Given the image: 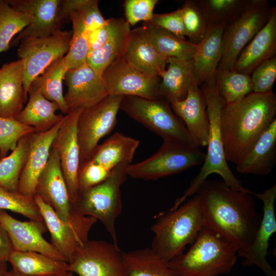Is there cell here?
Here are the masks:
<instances>
[{"instance_id":"obj_1","label":"cell","mask_w":276,"mask_h":276,"mask_svg":"<svg viewBox=\"0 0 276 276\" xmlns=\"http://www.w3.org/2000/svg\"><path fill=\"white\" fill-rule=\"evenodd\" d=\"M252 193L234 189L216 179H206L196 193L204 227L233 245L238 257L251 245L261 220Z\"/></svg>"},{"instance_id":"obj_2","label":"cell","mask_w":276,"mask_h":276,"mask_svg":"<svg viewBox=\"0 0 276 276\" xmlns=\"http://www.w3.org/2000/svg\"><path fill=\"white\" fill-rule=\"evenodd\" d=\"M276 95L252 92L225 104L220 115L225 157L236 165L248 153L275 119Z\"/></svg>"},{"instance_id":"obj_3","label":"cell","mask_w":276,"mask_h":276,"mask_svg":"<svg viewBox=\"0 0 276 276\" xmlns=\"http://www.w3.org/2000/svg\"><path fill=\"white\" fill-rule=\"evenodd\" d=\"M206 104L210 128L207 152L198 174L192 180L184 193L174 202L170 208L174 210L190 196L194 195L200 186L212 174L220 175L231 188L244 192L252 191L244 188L229 168L225 157L220 131V115L225 102L218 93L216 84H202L200 86Z\"/></svg>"},{"instance_id":"obj_4","label":"cell","mask_w":276,"mask_h":276,"mask_svg":"<svg viewBox=\"0 0 276 276\" xmlns=\"http://www.w3.org/2000/svg\"><path fill=\"white\" fill-rule=\"evenodd\" d=\"M204 227L200 199L196 193L177 208L158 216L151 228L153 237L150 247L169 261L183 252Z\"/></svg>"},{"instance_id":"obj_5","label":"cell","mask_w":276,"mask_h":276,"mask_svg":"<svg viewBox=\"0 0 276 276\" xmlns=\"http://www.w3.org/2000/svg\"><path fill=\"white\" fill-rule=\"evenodd\" d=\"M191 245L168 262L178 276H219L230 273L235 264L237 249L205 227Z\"/></svg>"},{"instance_id":"obj_6","label":"cell","mask_w":276,"mask_h":276,"mask_svg":"<svg viewBox=\"0 0 276 276\" xmlns=\"http://www.w3.org/2000/svg\"><path fill=\"white\" fill-rule=\"evenodd\" d=\"M129 165L121 164L111 171L109 176L101 183L79 191L73 210L84 216L100 221L118 244L116 221L122 210L121 186L126 178Z\"/></svg>"},{"instance_id":"obj_7","label":"cell","mask_w":276,"mask_h":276,"mask_svg":"<svg viewBox=\"0 0 276 276\" xmlns=\"http://www.w3.org/2000/svg\"><path fill=\"white\" fill-rule=\"evenodd\" d=\"M205 156L194 145L172 139L163 140L162 145L153 155L129 165L127 175L135 179L156 180L203 163Z\"/></svg>"},{"instance_id":"obj_8","label":"cell","mask_w":276,"mask_h":276,"mask_svg":"<svg viewBox=\"0 0 276 276\" xmlns=\"http://www.w3.org/2000/svg\"><path fill=\"white\" fill-rule=\"evenodd\" d=\"M120 109L163 140L195 145L182 121L173 112L170 104L163 98L123 96Z\"/></svg>"},{"instance_id":"obj_9","label":"cell","mask_w":276,"mask_h":276,"mask_svg":"<svg viewBox=\"0 0 276 276\" xmlns=\"http://www.w3.org/2000/svg\"><path fill=\"white\" fill-rule=\"evenodd\" d=\"M270 13L267 0H250L243 10L225 25L222 54L217 72L233 68L242 50L265 26Z\"/></svg>"},{"instance_id":"obj_10","label":"cell","mask_w":276,"mask_h":276,"mask_svg":"<svg viewBox=\"0 0 276 276\" xmlns=\"http://www.w3.org/2000/svg\"><path fill=\"white\" fill-rule=\"evenodd\" d=\"M72 31L57 30L52 34L21 40L17 55L24 61V89L26 95L33 80L54 61L67 53Z\"/></svg>"},{"instance_id":"obj_11","label":"cell","mask_w":276,"mask_h":276,"mask_svg":"<svg viewBox=\"0 0 276 276\" xmlns=\"http://www.w3.org/2000/svg\"><path fill=\"white\" fill-rule=\"evenodd\" d=\"M123 98L108 95L80 114L77 123L80 165L90 158L99 141L115 127Z\"/></svg>"},{"instance_id":"obj_12","label":"cell","mask_w":276,"mask_h":276,"mask_svg":"<svg viewBox=\"0 0 276 276\" xmlns=\"http://www.w3.org/2000/svg\"><path fill=\"white\" fill-rule=\"evenodd\" d=\"M34 198L50 232L51 243L69 263L77 249L89 240V232L97 220L73 210L71 219L64 221L37 194Z\"/></svg>"},{"instance_id":"obj_13","label":"cell","mask_w":276,"mask_h":276,"mask_svg":"<svg viewBox=\"0 0 276 276\" xmlns=\"http://www.w3.org/2000/svg\"><path fill=\"white\" fill-rule=\"evenodd\" d=\"M123 251L118 244L88 240L68 263V271L78 276H125Z\"/></svg>"},{"instance_id":"obj_14","label":"cell","mask_w":276,"mask_h":276,"mask_svg":"<svg viewBox=\"0 0 276 276\" xmlns=\"http://www.w3.org/2000/svg\"><path fill=\"white\" fill-rule=\"evenodd\" d=\"M102 77L108 95L148 99L162 98L159 90L160 78L146 75L127 63L123 57L110 65Z\"/></svg>"},{"instance_id":"obj_15","label":"cell","mask_w":276,"mask_h":276,"mask_svg":"<svg viewBox=\"0 0 276 276\" xmlns=\"http://www.w3.org/2000/svg\"><path fill=\"white\" fill-rule=\"evenodd\" d=\"M83 110L74 109L64 116L52 144L58 152L62 172L72 204L76 201L79 193L78 175L80 159L77 123Z\"/></svg>"},{"instance_id":"obj_16","label":"cell","mask_w":276,"mask_h":276,"mask_svg":"<svg viewBox=\"0 0 276 276\" xmlns=\"http://www.w3.org/2000/svg\"><path fill=\"white\" fill-rule=\"evenodd\" d=\"M0 223L8 234L13 250L37 252L67 262L53 245L43 238V234L48 231L44 221H21L5 211L0 210Z\"/></svg>"},{"instance_id":"obj_17","label":"cell","mask_w":276,"mask_h":276,"mask_svg":"<svg viewBox=\"0 0 276 276\" xmlns=\"http://www.w3.org/2000/svg\"><path fill=\"white\" fill-rule=\"evenodd\" d=\"M255 195L263 202V216L254 240L250 247L239 257L244 258V266L255 265L259 268L267 276H276V272L268 263L266 256L269 239L276 232L275 201L276 185Z\"/></svg>"},{"instance_id":"obj_18","label":"cell","mask_w":276,"mask_h":276,"mask_svg":"<svg viewBox=\"0 0 276 276\" xmlns=\"http://www.w3.org/2000/svg\"><path fill=\"white\" fill-rule=\"evenodd\" d=\"M64 80L67 88L64 98L69 111L90 107L108 96L102 76L86 62L68 70Z\"/></svg>"},{"instance_id":"obj_19","label":"cell","mask_w":276,"mask_h":276,"mask_svg":"<svg viewBox=\"0 0 276 276\" xmlns=\"http://www.w3.org/2000/svg\"><path fill=\"white\" fill-rule=\"evenodd\" d=\"M36 194L49 205L63 221H68L74 214L58 152L52 145L47 164L36 185Z\"/></svg>"},{"instance_id":"obj_20","label":"cell","mask_w":276,"mask_h":276,"mask_svg":"<svg viewBox=\"0 0 276 276\" xmlns=\"http://www.w3.org/2000/svg\"><path fill=\"white\" fill-rule=\"evenodd\" d=\"M170 104L184 124L193 144L198 147L206 146L210 124L206 101L200 87L193 83L183 99Z\"/></svg>"},{"instance_id":"obj_21","label":"cell","mask_w":276,"mask_h":276,"mask_svg":"<svg viewBox=\"0 0 276 276\" xmlns=\"http://www.w3.org/2000/svg\"><path fill=\"white\" fill-rule=\"evenodd\" d=\"M62 120L47 131L30 134L28 154L19 179L18 191L20 193L31 196L36 194L38 178L47 164Z\"/></svg>"},{"instance_id":"obj_22","label":"cell","mask_w":276,"mask_h":276,"mask_svg":"<svg viewBox=\"0 0 276 276\" xmlns=\"http://www.w3.org/2000/svg\"><path fill=\"white\" fill-rule=\"evenodd\" d=\"M225 24L209 26L193 58L194 83L198 86L202 84H216L218 65L222 51V34Z\"/></svg>"},{"instance_id":"obj_23","label":"cell","mask_w":276,"mask_h":276,"mask_svg":"<svg viewBox=\"0 0 276 276\" xmlns=\"http://www.w3.org/2000/svg\"><path fill=\"white\" fill-rule=\"evenodd\" d=\"M14 9L30 13L33 21L13 38L12 45L28 37L49 36L60 29L58 14L60 0H7Z\"/></svg>"},{"instance_id":"obj_24","label":"cell","mask_w":276,"mask_h":276,"mask_svg":"<svg viewBox=\"0 0 276 276\" xmlns=\"http://www.w3.org/2000/svg\"><path fill=\"white\" fill-rule=\"evenodd\" d=\"M276 7L265 26L242 50L232 69L250 75L259 65L275 56Z\"/></svg>"},{"instance_id":"obj_25","label":"cell","mask_w":276,"mask_h":276,"mask_svg":"<svg viewBox=\"0 0 276 276\" xmlns=\"http://www.w3.org/2000/svg\"><path fill=\"white\" fill-rule=\"evenodd\" d=\"M123 58L146 75L159 78L166 70L168 59L155 49L143 25L131 30Z\"/></svg>"},{"instance_id":"obj_26","label":"cell","mask_w":276,"mask_h":276,"mask_svg":"<svg viewBox=\"0 0 276 276\" xmlns=\"http://www.w3.org/2000/svg\"><path fill=\"white\" fill-rule=\"evenodd\" d=\"M24 61L5 63L0 68V117L15 118L27 95L24 89Z\"/></svg>"},{"instance_id":"obj_27","label":"cell","mask_w":276,"mask_h":276,"mask_svg":"<svg viewBox=\"0 0 276 276\" xmlns=\"http://www.w3.org/2000/svg\"><path fill=\"white\" fill-rule=\"evenodd\" d=\"M275 163L276 119L236 164V169L242 174L266 175L271 172Z\"/></svg>"},{"instance_id":"obj_28","label":"cell","mask_w":276,"mask_h":276,"mask_svg":"<svg viewBox=\"0 0 276 276\" xmlns=\"http://www.w3.org/2000/svg\"><path fill=\"white\" fill-rule=\"evenodd\" d=\"M28 94V102L15 117L17 120L40 132L50 129L62 120V114L56 113L59 108L55 102L47 99L31 85Z\"/></svg>"},{"instance_id":"obj_29","label":"cell","mask_w":276,"mask_h":276,"mask_svg":"<svg viewBox=\"0 0 276 276\" xmlns=\"http://www.w3.org/2000/svg\"><path fill=\"white\" fill-rule=\"evenodd\" d=\"M167 64V69L160 77L159 90L161 98L170 103L183 99L194 83L193 59L168 58Z\"/></svg>"},{"instance_id":"obj_30","label":"cell","mask_w":276,"mask_h":276,"mask_svg":"<svg viewBox=\"0 0 276 276\" xmlns=\"http://www.w3.org/2000/svg\"><path fill=\"white\" fill-rule=\"evenodd\" d=\"M8 262L15 273L22 276H57L68 271V263L39 252L13 250Z\"/></svg>"},{"instance_id":"obj_31","label":"cell","mask_w":276,"mask_h":276,"mask_svg":"<svg viewBox=\"0 0 276 276\" xmlns=\"http://www.w3.org/2000/svg\"><path fill=\"white\" fill-rule=\"evenodd\" d=\"M140 141L120 132L98 145L89 159L111 171L118 166L130 165Z\"/></svg>"},{"instance_id":"obj_32","label":"cell","mask_w":276,"mask_h":276,"mask_svg":"<svg viewBox=\"0 0 276 276\" xmlns=\"http://www.w3.org/2000/svg\"><path fill=\"white\" fill-rule=\"evenodd\" d=\"M125 276H178L151 247L122 253Z\"/></svg>"},{"instance_id":"obj_33","label":"cell","mask_w":276,"mask_h":276,"mask_svg":"<svg viewBox=\"0 0 276 276\" xmlns=\"http://www.w3.org/2000/svg\"><path fill=\"white\" fill-rule=\"evenodd\" d=\"M130 31V26L123 18L115 32L102 46L89 52L86 63L97 73L102 76L110 65L123 57Z\"/></svg>"},{"instance_id":"obj_34","label":"cell","mask_w":276,"mask_h":276,"mask_svg":"<svg viewBox=\"0 0 276 276\" xmlns=\"http://www.w3.org/2000/svg\"><path fill=\"white\" fill-rule=\"evenodd\" d=\"M64 57L52 63L33 80L31 85L47 99L55 102L59 110L65 115L69 110L63 94L62 82L68 70L64 64Z\"/></svg>"},{"instance_id":"obj_35","label":"cell","mask_w":276,"mask_h":276,"mask_svg":"<svg viewBox=\"0 0 276 276\" xmlns=\"http://www.w3.org/2000/svg\"><path fill=\"white\" fill-rule=\"evenodd\" d=\"M143 25L146 28L155 49L162 56L167 58L193 59L198 44L181 39L150 21L145 22Z\"/></svg>"},{"instance_id":"obj_36","label":"cell","mask_w":276,"mask_h":276,"mask_svg":"<svg viewBox=\"0 0 276 276\" xmlns=\"http://www.w3.org/2000/svg\"><path fill=\"white\" fill-rule=\"evenodd\" d=\"M29 135L22 137L10 154L0 159L1 187L18 191L19 177L28 154Z\"/></svg>"},{"instance_id":"obj_37","label":"cell","mask_w":276,"mask_h":276,"mask_svg":"<svg viewBox=\"0 0 276 276\" xmlns=\"http://www.w3.org/2000/svg\"><path fill=\"white\" fill-rule=\"evenodd\" d=\"M33 21L30 13L17 10L7 0H0V53L8 51L14 36Z\"/></svg>"},{"instance_id":"obj_38","label":"cell","mask_w":276,"mask_h":276,"mask_svg":"<svg viewBox=\"0 0 276 276\" xmlns=\"http://www.w3.org/2000/svg\"><path fill=\"white\" fill-rule=\"evenodd\" d=\"M250 0H196L208 26L226 25L236 17Z\"/></svg>"},{"instance_id":"obj_39","label":"cell","mask_w":276,"mask_h":276,"mask_svg":"<svg viewBox=\"0 0 276 276\" xmlns=\"http://www.w3.org/2000/svg\"><path fill=\"white\" fill-rule=\"evenodd\" d=\"M70 20L73 25L72 36L70 48L64 61L67 70L78 68L86 62L89 52L88 31L77 11L72 13Z\"/></svg>"},{"instance_id":"obj_40","label":"cell","mask_w":276,"mask_h":276,"mask_svg":"<svg viewBox=\"0 0 276 276\" xmlns=\"http://www.w3.org/2000/svg\"><path fill=\"white\" fill-rule=\"evenodd\" d=\"M216 84L225 104L234 102L252 92L250 76L232 70L217 72Z\"/></svg>"},{"instance_id":"obj_41","label":"cell","mask_w":276,"mask_h":276,"mask_svg":"<svg viewBox=\"0 0 276 276\" xmlns=\"http://www.w3.org/2000/svg\"><path fill=\"white\" fill-rule=\"evenodd\" d=\"M0 210H9L30 220L43 221L34 196L12 191L0 186Z\"/></svg>"},{"instance_id":"obj_42","label":"cell","mask_w":276,"mask_h":276,"mask_svg":"<svg viewBox=\"0 0 276 276\" xmlns=\"http://www.w3.org/2000/svg\"><path fill=\"white\" fill-rule=\"evenodd\" d=\"M180 9L186 36L191 42L199 43L209 26L196 0L185 1Z\"/></svg>"},{"instance_id":"obj_43","label":"cell","mask_w":276,"mask_h":276,"mask_svg":"<svg viewBox=\"0 0 276 276\" xmlns=\"http://www.w3.org/2000/svg\"><path fill=\"white\" fill-rule=\"evenodd\" d=\"M35 132L34 128L13 118L0 117V156L2 158L14 150L23 137Z\"/></svg>"},{"instance_id":"obj_44","label":"cell","mask_w":276,"mask_h":276,"mask_svg":"<svg viewBox=\"0 0 276 276\" xmlns=\"http://www.w3.org/2000/svg\"><path fill=\"white\" fill-rule=\"evenodd\" d=\"M251 74L252 92L263 94L273 91L276 78V56L259 65Z\"/></svg>"},{"instance_id":"obj_45","label":"cell","mask_w":276,"mask_h":276,"mask_svg":"<svg viewBox=\"0 0 276 276\" xmlns=\"http://www.w3.org/2000/svg\"><path fill=\"white\" fill-rule=\"evenodd\" d=\"M111 171L90 159L81 164L78 175L79 191L101 183L109 176Z\"/></svg>"},{"instance_id":"obj_46","label":"cell","mask_w":276,"mask_h":276,"mask_svg":"<svg viewBox=\"0 0 276 276\" xmlns=\"http://www.w3.org/2000/svg\"><path fill=\"white\" fill-rule=\"evenodd\" d=\"M157 0H127L124 3L126 21L134 26L141 21L148 22L152 20L153 10Z\"/></svg>"},{"instance_id":"obj_47","label":"cell","mask_w":276,"mask_h":276,"mask_svg":"<svg viewBox=\"0 0 276 276\" xmlns=\"http://www.w3.org/2000/svg\"><path fill=\"white\" fill-rule=\"evenodd\" d=\"M150 22L181 39H185L186 35L180 8L169 13L154 14Z\"/></svg>"},{"instance_id":"obj_48","label":"cell","mask_w":276,"mask_h":276,"mask_svg":"<svg viewBox=\"0 0 276 276\" xmlns=\"http://www.w3.org/2000/svg\"><path fill=\"white\" fill-rule=\"evenodd\" d=\"M77 11L80 15L88 32L104 25L107 21L100 11L98 1L83 0Z\"/></svg>"},{"instance_id":"obj_49","label":"cell","mask_w":276,"mask_h":276,"mask_svg":"<svg viewBox=\"0 0 276 276\" xmlns=\"http://www.w3.org/2000/svg\"><path fill=\"white\" fill-rule=\"evenodd\" d=\"M123 19V18L107 19L106 22L104 25L88 32L89 52L102 46L115 32Z\"/></svg>"},{"instance_id":"obj_50","label":"cell","mask_w":276,"mask_h":276,"mask_svg":"<svg viewBox=\"0 0 276 276\" xmlns=\"http://www.w3.org/2000/svg\"><path fill=\"white\" fill-rule=\"evenodd\" d=\"M12 250V246L8 234L0 223V261L7 262Z\"/></svg>"},{"instance_id":"obj_51","label":"cell","mask_w":276,"mask_h":276,"mask_svg":"<svg viewBox=\"0 0 276 276\" xmlns=\"http://www.w3.org/2000/svg\"><path fill=\"white\" fill-rule=\"evenodd\" d=\"M0 276H12L11 271L8 270L7 262L0 261Z\"/></svg>"},{"instance_id":"obj_52","label":"cell","mask_w":276,"mask_h":276,"mask_svg":"<svg viewBox=\"0 0 276 276\" xmlns=\"http://www.w3.org/2000/svg\"><path fill=\"white\" fill-rule=\"evenodd\" d=\"M11 272H12V276H22V275H20L19 274H17L16 273H15V272H14L12 270H11ZM57 276H75L74 273L71 272H68L64 274H62V275H57Z\"/></svg>"},{"instance_id":"obj_53","label":"cell","mask_w":276,"mask_h":276,"mask_svg":"<svg viewBox=\"0 0 276 276\" xmlns=\"http://www.w3.org/2000/svg\"><path fill=\"white\" fill-rule=\"evenodd\" d=\"M0 159H1V156H0Z\"/></svg>"}]
</instances>
